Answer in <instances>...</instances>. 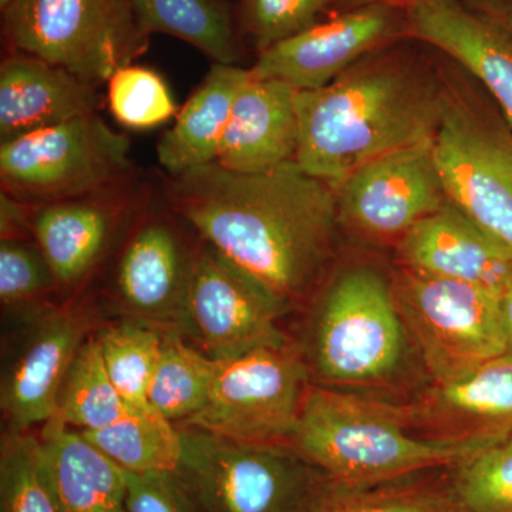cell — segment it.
Returning a JSON list of instances; mask_svg holds the SVG:
<instances>
[{"mask_svg":"<svg viewBox=\"0 0 512 512\" xmlns=\"http://www.w3.org/2000/svg\"><path fill=\"white\" fill-rule=\"evenodd\" d=\"M164 194L174 214L288 313L309 305L335 271L342 237L335 187L296 161L261 174L212 163L168 177Z\"/></svg>","mask_w":512,"mask_h":512,"instance_id":"obj_1","label":"cell"},{"mask_svg":"<svg viewBox=\"0 0 512 512\" xmlns=\"http://www.w3.org/2000/svg\"><path fill=\"white\" fill-rule=\"evenodd\" d=\"M400 39L369 53L328 86L296 93L295 161L336 185L370 161L433 140L444 107L441 60Z\"/></svg>","mask_w":512,"mask_h":512,"instance_id":"obj_2","label":"cell"},{"mask_svg":"<svg viewBox=\"0 0 512 512\" xmlns=\"http://www.w3.org/2000/svg\"><path fill=\"white\" fill-rule=\"evenodd\" d=\"M500 441L427 439L399 403L312 384L289 444L336 483L365 485L457 467Z\"/></svg>","mask_w":512,"mask_h":512,"instance_id":"obj_3","label":"cell"},{"mask_svg":"<svg viewBox=\"0 0 512 512\" xmlns=\"http://www.w3.org/2000/svg\"><path fill=\"white\" fill-rule=\"evenodd\" d=\"M311 305L299 348L312 382L345 392L370 389L402 369L410 340L382 269L369 262L335 268Z\"/></svg>","mask_w":512,"mask_h":512,"instance_id":"obj_4","label":"cell"},{"mask_svg":"<svg viewBox=\"0 0 512 512\" xmlns=\"http://www.w3.org/2000/svg\"><path fill=\"white\" fill-rule=\"evenodd\" d=\"M444 107L433 140L448 201L512 259V127L487 90L441 59Z\"/></svg>","mask_w":512,"mask_h":512,"instance_id":"obj_5","label":"cell"},{"mask_svg":"<svg viewBox=\"0 0 512 512\" xmlns=\"http://www.w3.org/2000/svg\"><path fill=\"white\" fill-rule=\"evenodd\" d=\"M174 476L197 512H312L332 478L288 443H244L180 427Z\"/></svg>","mask_w":512,"mask_h":512,"instance_id":"obj_6","label":"cell"},{"mask_svg":"<svg viewBox=\"0 0 512 512\" xmlns=\"http://www.w3.org/2000/svg\"><path fill=\"white\" fill-rule=\"evenodd\" d=\"M397 311L433 383L453 382L510 352L501 301L467 282L397 265Z\"/></svg>","mask_w":512,"mask_h":512,"instance_id":"obj_7","label":"cell"},{"mask_svg":"<svg viewBox=\"0 0 512 512\" xmlns=\"http://www.w3.org/2000/svg\"><path fill=\"white\" fill-rule=\"evenodd\" d=\"M12 52L39 57L99 89L146 49L130 0H13L3 9Z\"/></svg>","mask_w":512,"mask_h":512,"instance_id":"obj_8","label":"cell"},{"mask_svg":"<svg viewBox=\"0 0 512 512\" xmlns=\"http://www.w3.org/2000/svg\"><path fill=\"white\" fill-rule=\"evenodd\" d=\"M131 143L99 113L0 144V185L37 205L80 197L134 177Z\"/></svg>","mask_w":512,"mask_h":512,"instance_id":"obj_9","label":"cell"},{"mask_svg":"<svg viewBox=\"0 0 512 512\" xmlns=\"http://www.w3.org/2000/svg\"><path fill=\"white\" fill-rule=\"evenodd\" d=\"M301 348L265 346L218 362L210 397L192 427L244 443H288L312 387Z\"/></svg>","mask_w":512,"mask_h":512,"instance_id":"obj_10","label":"cell"},{"mask_svg":"<svg viewBox=\"0 0 512 512\" xmlns=\"http://www.w3.org/2000/svg\"><path fill=\"white\" fill-rule=\"evenodd\" d=\"M284 306L254 276L200 238L194 245L181 338L214 362L289 342Z\"/></svg>","mask_w":512,"mask_h":512,"instance_id":"obj_11","label":"cell"},{"mask_svg":"<svg viewBox=\"0 0 512 512\" xmlns=\"http://www.w3.org/2000/svg\"><path fill=\"white\" fill-rule=\"evenodd\" d=\"M433 140L376 158L333 185L342 235L367 247L396 248L446 205Z\"/></svg>","mask_w":512,"mask_h":512,"instance_id":"obj_12","label":"cell"},{"mask_svg":"<svg viewBox=\"0 0 512 512\" xmlns=\"http://www.w3.org/2000/svg\"><path fill=\"white\" fill-rule=\"evenodd\" d=\"M92 318L74 299L28 316L3 365L0 409L5 430H32L56 416L64 376L92 335Z\"/></svg>","mask_w":512,"mask_h":512,"instance_id":"obj_13","label":"cell"},{"mask_svg":"<svg viewBox=\"0 0 512 512\" xmlns=\"http://www.w3.org/2000/svg\"><path fill=\"white\" fill-rule=\"evenodd\" d=\"M406 39V9L365 6L339 10L258 53L249 67L259 79L291 86L296 92L328 86L362 57Z\"/></svg>","mask_w":512,"mask_h":512,"instance_id":"obj_14","label":"cell"},{"mask_svg":"<svg viewBox=\"0 0 512 512\" xmlns=\"http://www.w3.org/2000/svg\"><path fill=\"white\" fill-rule=\"evenodd\" d=\"M147 191L136 175L104 190L37 205L33 237L59 291H76L99 268L121 227L140 214Z\"/></svg>","mask_w":512,"mask_h":512,"instance_id":"obj_15","label":"cell"},{"mask_svg":"<svg viewBox=\"0 0 512 512\" xmlns=\"http://www.w3.org/2000/svg\"><path fill=\"white\" fill-rule=\"evenodd\" d=\"M194 247L170 218L141 211L121 248L114 275L128 319L180 335Z\"/></svg>","mask_w":512,"mask_h":512,"instance_id":"obj_16","label":"cell"},{"mask_svg":"<svg viewBox=\"0 0 512 512\" xmlns=\"http://www.w3.org/2000/svg\"><path fill=\"white\" fill-rule=\"evenodd\" d=\"M407 426L427 439L504 440L512 434V352L460 379L433 383L399 403Z\"/></svg>","mask_w":512,"mask_h":512,"instance_id":"obj_17","label":"cell"},{"mask_svg":"<svg viewBox=\"0 0 512 512\" xmlns=\"http://www.w3.org/2000/svg\"><path fill=\"white\" fill-rule=\"evenodd\" d=\"M406 37L467 70L512 127V42L466 0H420L406 8Z\"/></svg>","mask_w":512,"mask_h":512,"instance_id":"obj_18","label":"cell"},{"mask_svg":"<svg viewBox=\"0 0 512 512\" xmlns=\"http://www.w3.org/2000/svg\"><path fill=\"white\" fill-rule=\"evenodd\" d=\"M394 251L397 265L467 282L500 301L512 285V259L450 201L410 229Z\"/></svg>","mask_w":512,"mask_h":512,"instance_id":"obj_19","label":"cell"},{"mask_svg":"<svg viewBox=\"0 0 512 512\" xmlns=\"http://www.w3.org/2000/svg\"><path fill=\"white\" fill-rule=\"evenodd\" d=\"M296 90L251 77L238 93L217 163L239 174H261L295 161L299 124Z\"/></svg>","mask_w":512,"mask_h":512,"instance_id":"obj_20","label":"cell"},{"mask_svg":"<svg viewBox=\"0 0 512 512\" xmlns=\"http://www.w3.org/2000/svg\"><path fill=\"white\" fill-rule=\"evenodd\" d=\"M99 89L39 57L12 52L0 64V140L99 113Z\"/></svg>","mask_w":512,"mask_h":512,"instance_id":"obj_21","label":"cell"},{"mask_svg":"<svg viewBox=\"0 0 512 512\" xmlns=\"http://www.w3.org/2000/svg\"><path fill=\"white\" fill-rule=\"evenodd\" d=\"M249 77L251 69L237 64H212L200 86L178 111L174 126L158 141V163L168 177L217 163L232 106Z\"/></svg>","mask_w":512,"mask_h":512,"instance_id":"obj_22","label":"cell"},{"mask_svg":"<svg viewBox=\"0 0 512 512\" xmlns=\"http://www.w3.org/2000/svg\"><path fill=\"white\" fill-rule=\"evenodd\" d=\"M40 439L64 512H128L126 473L80 431L52 419Z\"/></svg>","mask_w":512,"mask_h":512,"instance_id":"obj_23","label":"cell"},{"mask_svg":"<svg viewBox=\"0 0 512 512\" xmlns=\"http://www.w3.org/2000/svg\"><path fill=\"white\" fill-rule=\"evenodd\" d=\"M80 433L128 473H174L183 453L180 427L150 404L130 407L103 429Z\"/></svg>","mask_w":512,"mask_h":512,"instance_id":"obj_24","label":"cell"},{"mask_svg":"<svg viewBox=\"0 0 512 512\" xmlns=\"http://www.w3.org/2000/svg\"><path fill=\"white\" fill-rule=\"evenodd\" d=\"M148 36L163 33L184 40L212 62L237 64L239 43L224 0H130Z\"/></svg>","mask_w":512,"mask_h":512,"instance_id":"obj_25","label":"cell"},{"mask_svg":"<svg viewBox=\"0 0 512 512\" xmlns=\"http://www.w3.org/2000/svg\"><path fill=\"white\" fill-rule=\"evenodd\" d=\"M217 365L177 333L164 332L148 403L165 419L185 426L207 404Z\"/></svg>","mask_w":512,"mask_h":512,"instance_id":"obj_26","label":"cell"},{"mask_svg":"<svg viewBox=\"0 0 512 512\" xmlns=\"http://www.w3.org/2000/svg\"><path fill=\"white\" fill-rule=\"evenodd\" d=\"M128 410L130 406L111 382L96 333H92L64 376L53 419L73 430L92 431L109 426Z\"/></svg>","mask_w":512,"mask_h":512,"instance_id":"obj_27","label":"cell"},{"mask_svg":"<svg viewBox=\"0 0 512 512\" xmlns=\"http://www.w3.org/2000/svg\"><path fill=\"white\" fill-rule=\"evenodd\" d=\"M0 512H64L40 434L3 430Z\"/></svg>","mask_w":512,"mask_h":512,"instance_id":"obj_28","label":"cell"},{"mask_svg":"<svg viewBox=\"0 0 512 512\" xmlns=\"http://www.w3.org/2000/svg\"><path fill=\"white\" fill-rule=\"evenodd\" d=\"M101 355L111 382L130 407L148 406V389L163 348V330L121 320L97 330Z\"/></svg>","mask_w":512,"mask_h":512,"instance_id":"obj_29","label":"cell"},{"mask_svg":"<svg viewBox=\"0 0 512 512\" xmlns=\"http://www.w3.org/2000/svg\"><path fill=\"white\" fill-rule=\"evenodd\" d=\"M402 480L365 485L332 480L312 512H460L450 487Z\"/></svg>","mask_w":512,"mask_h":512,"instance_id":"obj_30","label":"cell"},{"mask_svg":"<svg viewBox=\"0 0 512 512\" xmlns=\"http://www.w3.org/2000/svg\"><path fill=\"white\" fill-rule=\"evenodd\" d=\"M454 468L450 488L460 512H512V434Z\"/></svg>","mask_w":512,"mask_h":512,"instance_id":"obj_31","label":"cell"},{"mask_svg":"<svg viewBox=\"0 0 512 512\" xmlns=\"http://www.w3.org/2000/svg\"><path fill=\"white\" fill-rule=\"evenodd\" d=\"M59 291L55 275L35 239L0 241V302L3 309L33 313L49 308Z\"/></svg>","mask_w":512,"mask_h":512,"instance_id":"obj_32","label":"cell"},{"mask_svg":"<svg viewBox=\"0 0 512 512\" xmlns=\"http://www.w3.org/2000/svg\"><path fill=\"white\" fill-rule=\"evenodd\" d=\"M109 107L124 127L146 130L164 124L177 113L163 77L147 67L127 64L107 82Z\"/></svg>","mask_w":512,"mask_h":512,"instance_id":"obj_33","label":"cell"},{"mask_svg":"<svg viewBox=\"0 0 512 512\" xmlns=\"http://www.w3.org/2000/svg\"><path fill=\"white\" fill-rule=\"evenodd\" d=\"M336 0H241V22L258 53L319 22Z\"/></svg>","mask_w":512,"mask_h":512,"instance_id":"obj_34","label":"cell"},{"mask_svg":"<svg viewBox=\"0 0 512 512\" xmlns=\"http://www.w3.org/2000/svg\"><path fill=\"white\" fill-rule=\"evenodd\" d=\"M124 473L128 512H197L174 473Z\"/></svg>","mask_w":512,"mask_h":512,"instance_id":"obj_35","label":"cell"},{"mask_svg":"<svg viewBox=\"0 0 512 512\" xmlns=\"http://www.w3.org/2000/svg\"><path fill=\"white\" fill-rule=\"evenodd\" d=\"M35 207L0 192V241H25L33 237Z\"/></svg>","mask_w":512,"mask_h":512,"instance_id":"obj_36","label":"cell"},{"mask_svg":"<svg viewBox=\"0 0 512 512\" xmlns=\"http://www.w3.org/2000/svg\"><path fill=\"white\" fill-rule=\"evenodd\" d=\"M466 2L471 8L497 23L512 42V0H466Z\"/></svg>","mask_w":512,"mask_h":512,"instance_id":"obj_37","label":"cell"},{"mask_svg":"<svg viewBox=\"0 0 512 512\" xmlns=\"http://www.w3.org/2000/svg\"><path fill=\"white\" fill-rule=\"evenodd\" d=\"M420 0H336L339 10L365 8V6H394V8H409Z\"/></svg>","mask_w":512,"mask_h":512,"instance_id":"obj_38","label":"cell"},{"mask_svg":"<svg viewBox=\"0 0 512 512\" xmlns=\"http://www.w3.org/2000/svg\"><path fill=\"white\" fill-rule=\"evenodd\" d=\"M501 312H503L504 326L507 330L508 342L512 352V285L501 299Z\"/></svg>","mask_w":512,"mask_h":512,"instance_id":"obj_39","label":"cell"},{"mask_svg":"<svg viewBox=\"0 0 512 512\" xmlns=\"http://www.w3.org/2000/svg\"><path fill=\"white\" fill-rule=\"evenodd\" d=\"M12 2L13 0H0V6H2V9H5L6 6L10 5Z\"/></svg>","mask_w":512,"mask_h":512,"instance_id":"obj_40","label":"cell"}]
</instances>
